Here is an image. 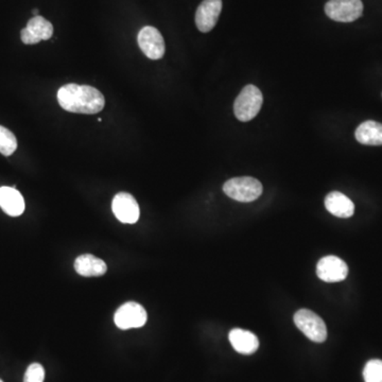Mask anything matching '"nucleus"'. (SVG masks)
<instances>
[{"mask_svg":"<svg viewBox=\"0 0 382 382\" xmlns=\"http://www.w3.org/2000/svg\"><path fill=\"white\" fill-rule=\"evenodd\" d=\"M59 104L70 113L92 115L103 110L105 99L103 94L90 86L66 84L58 92Z\"/></svg>","mask_w":382,"mask_h":382,"instance_id":"nucleus-1","label":"nucleus"},{"mask_svg":"<svg viewBox=\"0 0 382 382\" xmlns=\"http://www.w3.org/2000/svg\"><path fill=\"white\" fill-rule=\"evenodd\" d=\"M263 190L261 183L251 177H234L223 185L226 196L242 203L257 200L263 194Z\"/></svg>","mask_w":382,"mask_h":382,"instance_id":"nucleus-2","label":"nucleus"},{"mask_svg":"<svg viewBox=\"0 0 382 382\" xmlns=\"http://www.w3.org/2000/svg\"><path fill=\"white\" fill-rule=\"evenodd\" d=\"M263 103V94L257 86H244L234 103V113L240 121L247 122L259 113Z\"/></svg>","mask_w":382,"mask_h":382,"instance_id":"nucleus-3","label":"nucleus"},{"mask_svg":"<svg viewBox=\"0 0 382 382\" xmlns=\"http://www.w3.org/2000/svg\"><path fill=\"white\" fill-rule=\"evenodd\" d=\"M294 323L309 340L322 343L327 338V328L324 321L313 311L301 309L294 314Z\"/></svg>","mask_w":382,"mask_h":382,"instance_id":"nucleus-4","label":"nucleus"},{"mask_svg":"<svg viewBox=\"0 0 382 382\" xmlns=\"http://www.w3.org/2000/svg\"><path fill=\"white\" fill-rule=\"evenodd\" d=\"M327 17L339 23H352L357 21L363 13L361 0H330L325 5Z\"/></svg>","mask_w":382,"mask_h":382,"instance_id":"nucleus-5","label":"nucleus"},{"mask_svg":"<svg viewBox=\"0 0 382 382\" xmlns=\"http://www.w3.org/2000/svg\"><path fill=\"white\" fill-rule=\"evenodd\" d=\"M147 319L145 309L135 302H128L120 306L114 316L116 326L122 330L143 327L147 322Z\"/></svg>","mask_w":382,"mask_h":382,"instance_id":"nucleus-6","label":"nucleus"},{"mask_svg":"<svg viewBox=\"0 0 382 382\" xmlns=\"http://www.w3.org/2000/svg\"><path fill=\"white\" fill-rule=\"evenodd\" d=\"M137 41H139V48L150 60H159L165 54L166 51L165 41L163 35L154 27L151 26L143 27L139 31Z\"/></svg>","mask_w":382,"mask_h":382,"instance_id":"nucleus-7","label":"nucleus"},{"mask_svg":"<svg viewBox=\"0 0 382 382\" xmlns=\"http://www.w3.org/2000/svg\"><path fill=\"white\" fill-rule=\"evenodd\" d=\"M316 274L326 283H338L348 277V267L345 261L336 256H325L316 265Z\"/></svg>","mask_w":382,"mask_h":382,"instance_id":"nucleus-8","label":"nucleus"},{"mask_svg":"<svg viewBox=\"0 0 382 382\" xmlns=\"http://www.w3.org/2000/svg\"><path fill=\"white\" fill-rule=\"evenodd\" d=\"M112 210L116 218L122 223L134 224L139 221V206L132 194L119 192L112 203Z\"/></svg>","mask_w":382,"mask_h":382,"instance_id":"nucleus-9","label":"nucleus"},{"mask_svg":"<svg viewBox=\"0 0 382 382\" xmlns=\"http://www.w3.org/2000/svg\"><path fill=\"white\" fill-rule=\"evenodd\" d=\"M53 34V26L43 17H32L27 27L21 32V41L26 45H34L50 39Z\"/></svg>","mask_w":382,"mask_h":382,"instance_id":"nucleus-10","label":"nucleus"},{"mask_svg":"<svg viewBox=\"0 0 382 382\" xmlns=\"http://www.w3.org/2000/svg\"><path fill=\"white\" fill-rule=\"evenodd\" d=\"M222 11V0H203L196 13L199 30L208 33L214 28Z\"/></svg>","mask_w":382,"mask_h":382,"instance_id":"nucleus-11","label":"nucleus"},{"mask_svg":"<svg viewBox=\"0 0 382 382\" xmlns=\"http://www.w3.org/2000/svg\"><path fill=\"white\" fill-rule=\"evenodd\" d=\"M0 208L11 217H19L25 212V200L14 187H0Z\"/></svg>","mask_w":382,"mask_h":382,"instance_id":"nucleus-12","label":"nucleus"},{"mask_svg":"<svg viewBox=\"0 0 382 382\" xmlns=\"http://www.w3.org/2000/svg\"><path fill=\"white\" fill-rule=\"evenodd\" d=\"M325 208L330 214L338 218H350L354 212L352 201L338 191H332L325 198Z\"/></svg>","mask_w":382,"mask_h":382,"instance_id":"nucleus-13","label":"nucleus"},{"mask_svg":"<svg viewBox=\"0 0 382 382\" xmlns=\"http://www.w3.org/2000/svg\"><path fill=\"white\" fill-rule=\"evenodd\" d=\"M230 344L236 352L242 354H252L259 348V341L253 332L249 330H230L228 334Z\"/></svg>","mask_w":382,"mask_h":382,"instance_id":"nucleus-14","label":"nucleus"},{"mask_svg":"<svg viewBox=\"0 0 382 382\" xmlns=\"http://www.w3.org/2000/svg\"><path fill=\"white\" fill-rule=\"evenodd\" d=\"M74 270L81 277H97L105 274L106 263L90 254L79 256L74 261Z\"/></svg>","mask_w":382,"mask_h":382,"instance_id":"nucleus-15","label":"nucleus"},{"mask_svg":"<svg viewBox=\"0 0 382 382\" xmlns=\"http://www.w3.org/2000/svg\"><path fill=\"white\" fill-rule=\"evenodd\" d=\"M354 137L362 145H382V123L368 120L357 128Z\"/></svg>","mask_w":382,"mask_h":382,"instance_id":"nucleus-16","label":"nucleus"},{"mask_svg":"<svg viewBox=\"0 0 382 382\" xmlns=\"http://www.w3.org/2000/svg\"><path fill=\"white\" fill-rule=\"evenodd\" d=\"M17 149V139L14 134L7 128L0 125V153L5 157H10Z\"/></svg>","mask_w":382,"mask_h":382,"instance_id":"nucleus-17","label":"nucleus"},{"mask_svg":"<svg viewBox=\"0 0 382 382\" xmlns=\"http://www.w3.org/2000/svg\"><path fill=\"white\" fill-rule=\"evenodd\" d=\"M363 378L365 382H382V360H370L364 366Z\"/></svg>","mask_w":382,"mask_h":382,"instance_id":"nucleus-18","label":"nucleus"},{"mask_svg":"<svg viewBox=\"0 0 382 382\" xmlns=\"http://www.w3.org/2000/svg\"><path fill=\"white\" fill-rule=\"evenodd\" d=\"M45 370L39 363H32L27 368L23 382H44Z\"/></svg>","mask_w":382,"mask_h":382,"instance_id":"nucleus-19","label":"nucleus"},{"mask_svg":"<svg viewBox=\"0 0 382 382\" xmlns=\"http://www.w3.org/2000/svg\"><path fill=\"white\" fill-rule=\"evenodd\" d=\"M33 13H34L35 17H37V13H39V11H37V10H34V11H33Z\"/></svg>","mask_w":382,"mask_h":382,"instance_id":"nucleus-20","label":"nucleus"},{"mask_svg":"<svg viewBox=\"0 0 382 382\" xmlns=\"http://www.w3.org/2000/svg\"><path fill=\"white\" fill-rule=\"evenodd\" d=\"M0 382H3V380L0 379Z\"/></svg>","mask_w":382,"mask_h":382,"instance_id":"nucleus-21","label":"nucleus"}]
</instances>
